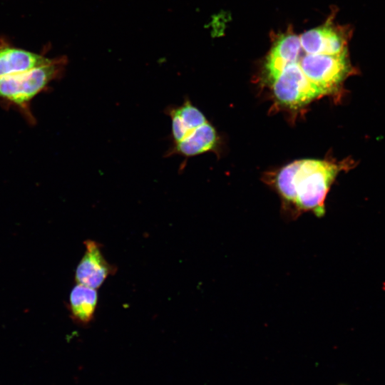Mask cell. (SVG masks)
Listing matches in <instances>:
<instances>
[{
	"label": "cell",
	"mask_w": 385,
	"mask_h": 385,
	"mask_svg": "<svg viewBox=\"0 0 385 385\" xmlns=\"http://www.w3.org/2000/svg\"><path fill=\"white\" fill-rule=\"evenodd\" d=\"M165 113L171 120L170 145L165 157L180 155L186 160L215 148L217 135L202 111L185 97L180 105H170Z\"/></svg>",
	"instance_id": "obj_1"
},
{
	"label": "cell",
	"mask_w": 385,
	"mask_h": 385,
	"mask_svg": "<svg viewBox=\"0 0 385 385\" xmlns=\"http://www.w3.org/2000/svg\"><path fill=\"white\" fill-rule=\"evenodd\" d=\"M66 64V57H57L47 65L0 77V102L6 107L16 108L29 123L34 124L31 103L53 81L61 78Z\"/></svg>",
	"instance_id": "obj_2"
},
{
	"label": "cell",
	"mask_w": 385,
	"mask_h": 385,
	"mask_svg": "<svg viewBox=\"0 0 385 385\" xmlns=\"http://www.w3.org/2000/svg\"><path fill=\"white\" fill-rule=\"evenodd\" d=\"M299 161L294 178L293 205L297 211H312L317 217H322L327 194L344 165L313 159Z\"/></svg>",
	"instance_id": "obj_3"
},
{
	"label": "cell",
	"mask_w": 385,
	"mask_h": 385,
	"mask_svg": "<svg viewBox=\"0 0 385 385\" xmlns=\"http://www.w3.org/2000/svg\"><path fill=\"white\" fill-rule=\"evenodd\" d=\"M298 63L307 78L324 94L337 90L351 73L347 53L340 55L310 54L300 56Z\"/></svg>",
	"instance_id": "obj_4"
},
{
	"label": "cell",
	"mask_w": 385,
	"mask_h": 385,
	"mask_svg": "<svg viewBox=\"0 0 385 385\" xmlns=\"http://www.w3.org/2000/svg\"><path fill=\"white\" fill-rule=\"evenodd\" d=\"M272 82L278 101L292 108L301 107L324 94L304 74L298 61L288 63Z\"/></svg>",
	"instance_id": "obj_5"
},
{
	"label": "cell",
	"mask_w": 385,
	"mask_h": 385,
	"mask_svg": "<svg viewBox=\"0 0 385 385\" xmlns=\"http://www.w3.org/2000/svg\"><path fill=\"white\" fill-rule=\"evenodd\" d=\"M84 244L86 251L76 267L75 279L78 284L96 289L116 268L106 260L100 244L93 240H86Z\"/></svg>",
	"instance_id": "obj_6"
},
{
	"label": "cell",
	"mask_w": 385,
	"mask_h": 385,
	"mask_svg": "<svg viewBox=\"0 0 385 385\" xmlns=\"http://www.w3.org/2000/svg\"><path fill=\"white\" fill-rule=\"evenodd\" d=\"M302 51L310 54L340 55L347 53L346 38L331 23L310 29L299 36Z\"/></svg>",
	"instance_id": "obj_7"
},
{
	"label": "cell",
	"mask_w": 385,
	"mask_h": 385,
	"mask_svg": "<svg viewBox=\"0 0 385 385\" xmlns=\"http://www.w3.org/2000/svg\"><path fill=\"white\" fill-rule=\"evenodd\" d=\"M53 60L54 58L15 47L0 39V77L30 71Z\"/></svg>",
	"instance_id": "obj_8"
},
{
	"label": "cell",
	"mask_w": 385,
	"mask_h": 385,
	"mask_svg": "<svg viewBox=\"0 0 385 385\" xmlns=\"http://www.w3.org/2000/svg\"><path fill=\"white\" fill-rule=\"evenodd\" d=\"M302 51L299 36L290 29L281 34L267 58L265 68L269 79L273 81L288 63L297 62Z\"/></svg>",
	"instance_id": "obj_9"
},
{
	"label": "cell",
	"mask_w": 385,
	"mask_h": 385,
	"mask_svg": "<svg viewBox=\"0 0 385 385\" xmlns=\"http://www.w3.org/2000/svg\"><path fill=\"white\" fill-rule=\"evenodd\" d=\"M97 304L96 289L77 284L71 292L69 309L73 319L80 324L86 325L93 320Z\"/></svg>",
	"instance_id": "obj_10"
},
{
	"label": "cell",
	"mask_w": 385,
	"mask_h": 385,
	"mask_svg": "<svg viewBox=\"0 0 385 385\" xmlns=\"http://www.w3.org/2000/svg\"><path fill=\"white\" fill-rule=\"evenodd\" d=\"M299 162V160H295L284 166L280 170L276 179V185L279 193L285 200L292 205L295 200L294 178Z\"/></svg>",
	"instance_id": "obj_11"
},
{
	"label": "cell",
	"mask_w": 385,
	"mask_h": 385,
	"mask_svg": "<svg viewBox=\"0 0 385 385\" xmlns=\"http://www.w3.org/2000/svg\"><path fill=\"white\" fill-rule=\"evenodd\" d=\"M342 385H344V384H342Z\"/></svg>",
	"instance_id": "obj_12"
}]
</instances>
